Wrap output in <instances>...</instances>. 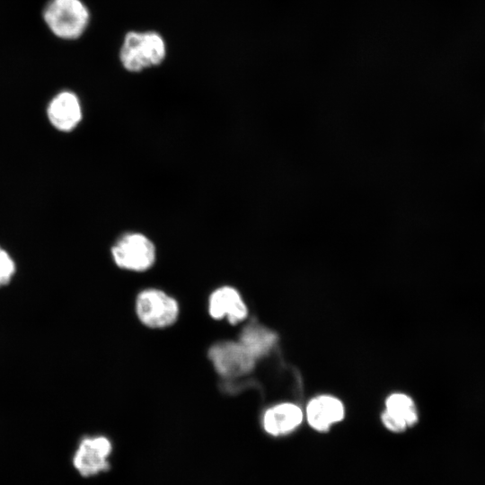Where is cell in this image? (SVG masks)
I'll return each mask as SVG.
<instances>
[{
  "label": "cell",
  "instance_id": "cell-1",
  "mask_svg": "<svg viewBox=\"0 0 485 485\" xmlns=\"http://www.w3.org/2000/svg\"><path fill=\"white\" fill-rule=\"evenodd\" d=\"M166 53L165 40L157 31H130L123 39L119 58L124 69L137 73L159 66Z\"/></svg>",
  "mask_w": 485,
  "mask_h": 485
},
{
  "label": "cell",
  "instance_id": "cell-2",
  "mask_svg": "<svg viewBox=\"0 0 485 485\" xmlns=\"http://www.w3.org/2000/svg\"><path fill=\"white\" fill-rule=\"evenodd\" d=\"M135 312L144 326L160 330L168 328L177 322L180 305L178 301L165 291L149 287L137 294Z\"/></svg>",
  "mask_w": 485,
  "mask_h": 485
},
{
  "label": "cell",
  "instance_id": "cell-3",
  "mask_svg": "<svg viewBox=\"0 0 485 485\" xmlns=\"http://www.w3.org/2000/svg\"><path fill=\"white\" fill-rule=\"evenodd\" d=\"M43 17L57 37L75 40L85 31L90 13L81 0H50L44 9Z\"/></svg>",
  "mask_w": 485,
  "mask_h": 485
},
{
  "label": "cell",
  "instance_id": "cell-4",
  "mask_svg": "<svg viewBox=\"0 0 485 485\" xmlns=\"http://www.w3.org/2000/svg\"><path fill=\"white\" fill-rule=\"evenodd\" d=\"M111 255L119 268L133 272L149 269L156 258L154 243L138 233L124 234L111 248Z\"/></svg>",
  "mask_w": 485,
  "mask_h": 485
},
{
  "label": "cell",
  "instance_id": "cell-5",
  "mask_svg": "<svg viewBox=\"0 0 485 485\" xmlns=\"http://www.w3.org/2000/svg\"><path fill=\"white\" fill-rule=\"evenodd\" d=\"M207 354L214 369L224 378H236L250 373L256 361L239 340L217 341Z\"/></svg>",
  "mask_w": 485,
  "mask_h": 485
},
{
  "label": "cell",
  "instance_id": "cell-6",
  "mask_svg": "<svg viewBox=\"0 0 485 485\" xmlns=\"http://www.w3.org/2000/svg\"><path fill=\"white\" fill-rule=\"evenodd\" d=\"M111 452L112 444L107 436H86L80 439L72 463L81 476L89 478L108 471Z\"/></svg>",
  "mask_w": 485,
  "mask_h": 485
},
{
  "label": "cell",
  "instance_id": "cell-7",
  "mask_svg": "<svg viewBox=\"0 0 485 485\" xmlns=\"http://www.w3.org/2000/svg\"><path fill=\"white\" fill-rule=\"evenodd\" d=\"M207 310L214 320L225 319L232 325L244 322L248 316V307L242 295L231 286H222L211 292Z\"/></svg>",
  "mask_w": 485,
  "mask_h": 485
},
{
  "label": "cell",
  "instance_id": "cell-8",
  "mask_svg": "<svg viewBox=\"0 0 485 485\" xmlns=\"http://www.w3.org/2000/svg\"><path fill=\"white\" fill-rule=\"evenodd\" d=\"M47 114L57 129L64 132L73 130L82 119L78 97L69 91L59 93L49 102Z\"/></svg>",
  "mask_w": 485,
  "mask_h": 485
},
{
  "label": "cell",
  "instance_id": "cell-9",
  "mask_svg": "<svg viewBox=\"0 0 485 485\" xmlns=\"http://www.w3.org/2000/svg\"><path fill=\"white\" fill-rule=\"evenodd\" d=\"M342 402L332 396L321 395L310 401L306 407V418L310 426L318 431H326L344 418Z\"/></svg>",
  "mask_w": 485,
  "mask_h": 485
},
{
  "label": "cell",
  "instance_id": "cell-10",
  "mask_svg": "<svg viewBox=\"0 0 485 485\" xmlns=\"http://www.w3.org/2000/svg\"><path fill=\"white\" fill-rule=\"evenodd\" d=\"M302 419V410L294 403L286 402L268 409L262 417V426L269 435L281 436L297 428Z\"/></svg>",
  "mask_w": 485,
  "mask_h": 485
},
{
  "label": "cell",
  "instance_id": "cell-11",
  "mask_svg": "<svg viewBox=\"0 0 485 485\" xmlns=\"http://www.w3.org/2000/svg\"><path fill=\"white\" fill-rule=\"evenodd\" d=\"M275 333L259 323H249L240 333L239 341L255 358L268 354L276 342Z\"/></svg>",
  "mask_w": 485,
  "mask_h": 485
},
{
  "label": "cell",
  "instance_id": "cell-12",
  "mask_svg": "<svg viewBox=\"0 0 485 485\" xmlns=\"http://www.w3.org/2000/svg\"><path fill=\"white\" fill-rule=\"evenodd\" d=\"M385 410L403 420L408 427L418 421V412L413 400L404 393H393L385 401Z\"/></svg>",
  "mask_w": 485,
  "mask_h": 485
},
{
  "label": "cell",
  "instance_id": "cell-13",
  "mask_svg": "<svg viewBox=\"0 0 485 485\" xmlns=\"http://www.w3.org/2000/svg\"><path fill=\"white\" fill-rule=\"evenodd\" d=\"M16 271L15 262L11 255L0 245V287L7 286Z\"/></svg>",
  "mask_w": 485,
  "mask_h": 485
},
{
  "label": "cell",
  "instance_id": "cell-14",
  "mask_svg": "<svg viewBox=\"0 0 485 485\" xmlns=\"http://www.w3.org/2000/svg\"><path fill=\"white\" fill-rule=\"evenodd\" d=\"M382 421L389 430L393 432H401L408 428L407 424L403 420L390 414L386 410H384L382 414Z\"/></svg>",
  "mask_w": 485,
  "mask_h": 485
}]
</instances>
